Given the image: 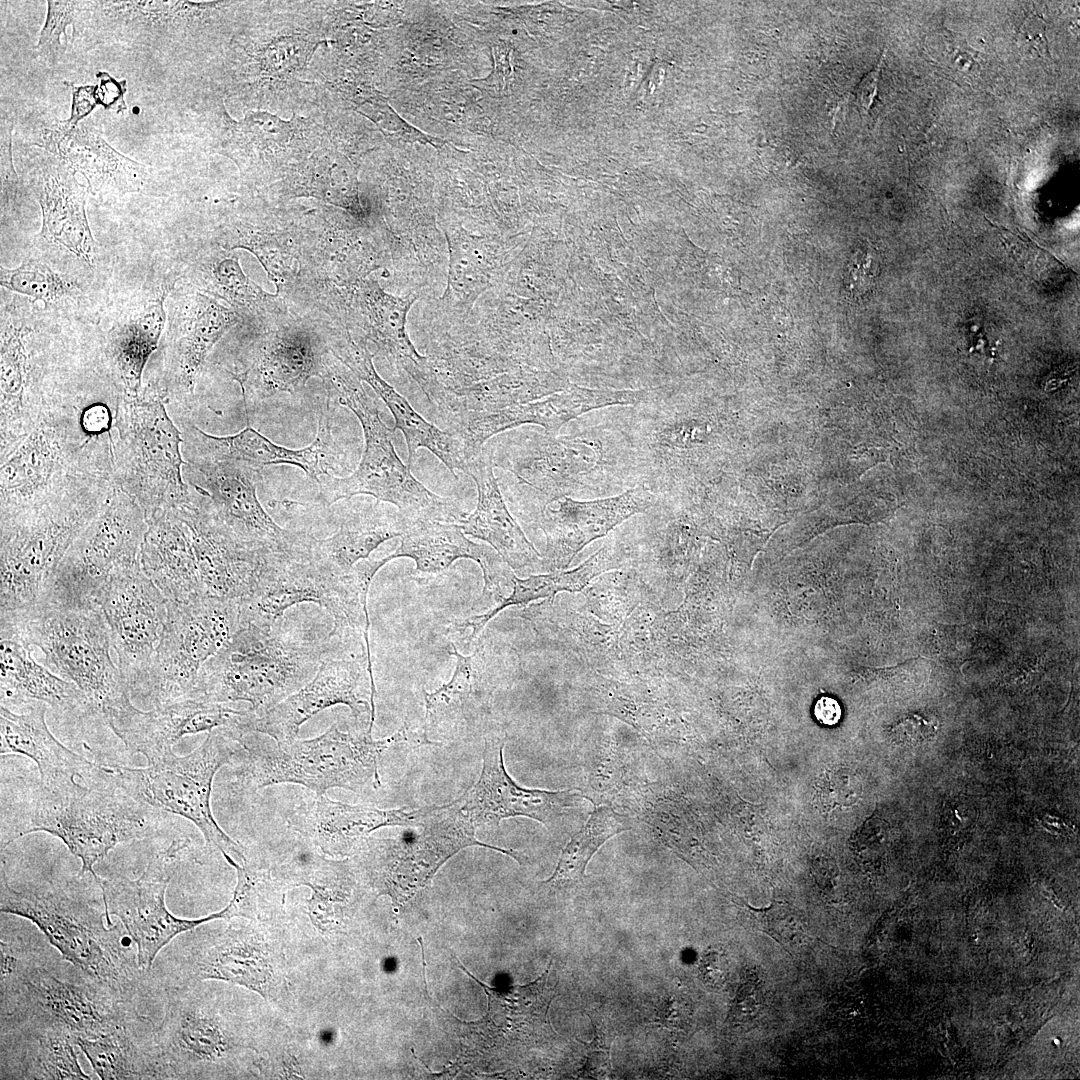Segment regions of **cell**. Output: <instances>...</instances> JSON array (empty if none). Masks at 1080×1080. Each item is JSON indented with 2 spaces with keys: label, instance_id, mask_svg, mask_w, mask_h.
<instances>
[{
  "label": "cell",
  "instance_id": "25",
  "mask_svg": "<svg viewBox=\"0 0 1080 1080\" xmlns=\"http://www.w3.org/2000/svg\"><path fill=\"white\" fill-rule=\"evenodd\" d=\"M656 495L644 484L621 494L593 500L570 496L548 499L538 517L546 537L544 559L552 570L566 568L589 543L608 535L630 517L645 512Z\"/></svg>",
  "mask_w": 1080,
  "mask_h": 1080
},
{
  "label": "cell",
  "instance_id": "22",
  "mask_svg": "<svg viewBox=\"0 0 1080 1080\" xmlns=\"http://www.w3.org/2000/svg\"><path fill=\"white\" fill-rule=\"evenodd\" d=\"M94 879L101 889L108 925H112L111 915L119 919L136 946L138 965L145 972H150L160 951L179 934L213 920H228L227 907L200 919L171 914L165 903L169 878H150L146 872L135 880L98 875Z\"/></svg>",
  "mask_w": 1080,
  "mask_h": 1080
},
{
  "label": "cell",
  "instance_id": "23",
  "mask_svg": "<svg viewBox=\"0 0 1080 1080\" xmlns=\"http://www.w3.org/2000/svg\"><path fill=\"white\" fill-rule=\"evenodd\" d=\"M191 980H220L249 988L275 1002L285 990L282 952L255 928L229 927L206 935L188 952Z\"/></svg>",
  "mask_w": 1080,
  "mask_h": 1080
},
{
  "label": "cell",
  "instance_id": "34",
  "mask_svg": "<svg viewBox=\"0 0 1080 1080\" xmlns=\"http://www.w3.org/2000/svg\"><path fill=\"white\" fill-rule=\"evenodd\" d=\"M456 658L451 679L434 692H425V739L465 727L487 711L496 689L495 658L477 647L468 656L452 643Z\"/></svg>",
  "mask_w": 1080,
  "mask_h": 1080
},
{
  "label": "cell",
  "instance_id": "9",
  "mask_svg": "<svg viewBox=\"0 0 1080 1080\" xmlns=\"http://www.w3.org/2000/svg\"><path fill=\"white\" fill-rule=\"evenodd\" d=\"M239 735V731L216 729L188 755L170 751L140 768L101 765L102 775L134 799L191 821L208 845L245 863L242 847L219 826L210 805L215 774L244 751Z\"/></svg>",
  "mask_w": 1080,
  "mask_h": 1080
},
{
  "label": "cell",
  "instance_id": "1",
  "mask_svg": "<svg viewBox=\"0 0 1080 1080\" xmlns=\"http://www.w3.org/2000/svg\"><path fill=\"white\" fill-rule=\"evenodd\" d=\"M82 409L47 403L33 428L1 454L0 518L116 487L113 438L88 435Z\"/></svg>",
  "mask_w": 1080,
  "mask_h": 1080
},
{
  "label": "cell",
  "instance_id": "42",
  "mask_svg": "<svg viewBox=\"0 0 1080 1080\" xmlns=\"http://www.w3.org/2000/svg\"><path fill=\"white\" fill-rule=\"evenodd\" d=\"M379 501L366 509L350 513L338 531L325 539L310 541V557L321 568L336 575L349 573L382 543L401 537L407 522L398 511L379 508Z\"/></svg>",
  "mask_w": 1080,
  "mask_h": 1080
},
{
  "label": "cell",
  "instance_id": "11",
  "mask_svg": "<svg viewBox=\"0 0 1080 1080\" xmlns=\"http://www.w3.org/2000/svg\"><path fill=\"white\" fill-rule=\"evenodd\" d=\"M159 392L122 394L113 424V468L116 486L133 498L147 522L186 501L190 486L183 479L182 431L173 423Z\"/></svg>",
  "mask_w": 1080,
  "mask_h": 1080
},
{
  "label": "cell",
  "instance_id": "55",
  "mask_svg": "<svg viewBox=\"0 0 1080 1080\" xmlns=\"http://www.w3.org/2000/svg\"><path fill=\"white\" fill-rule=\"evenodd\" d=\"M594 1027V1039L585 1043L588 1051V1060L584 1067L593 1075H604L610 1069V1047L614 1034L608 1025L600 1018L588 1014Z\"/></svg>",
  "mask_w": 1080,
  "mask_h": 1080
},
{
  "label": "cell",
  "instance_id": "5",
  "mask_svg": "<svg viewBox=\"0 0 1080 1080\" xmlns=\"http://www.w3.org/2000/svg\"><path fill=\"white\" fill-rule=\"evenodd\" d=\"M0 911L29 920L64 960L120 1001L136 1007L148 972L139 967L136 952L124 944L120 926L105 925V906L60 885L15 888L2 871Z\"/></svg>",
  "mask_w": 1080,
  "mask_h": 1080
},
{
  "label": "cell",
  "instance_id": "58",
  "mask_svg": "<svg viewBox=\"0 0 1080 1080\" xmlns=\"http://www.w3.org/2000/svg\"><path fill=\"white\" fill-rule=\"evenodd\" d=\"M902 725L904 734L908 735L909 740L914 742H923L931 738L937 730L936 720L926 719L919 715L907 718Z\"/></svg>",
  "mask_w": 1080,
  "mask_h": 1080
},
{
  "label": "cell",
  "instance_id": "49",
  "mask_svg": "<svg viewBox=\"0 0 1080 1080\" xmlns=\"http://www.w3.org/2000/svg\"><path fill=\"white\" fill-rule=\"evenodd\" d=\"M0 284L11 291L27 295L35 300L52 304L68 295L74 285L53 271L45 263L25 259L18 267L8 269L1 266Z\"/></svg>",
  "mask_w": 1080,
  "mask_h": 1080
},
{
  "label": "cell",
  "instance_id": "35",
  "mask_svg": "<svg viewBox=\"0 0 1080 1080\" xmlns=\"http://www.w3.org/2000/svg\"><path fill=\"white\" fill-rule=\"evenodd\" d=\"M373 354L365 345L355 344L347 349L340 361L359 380L365 381L382 399L393 415V430H400L408 448V466L416 461L419 448L433 453L456 477L468 463L463 445L451 431H444L427 421L409 401L385 381L376 371Z\"/></svg>",
  "mask_w": 1080,
  "mask_h": 1080
},
{
  "label": "cell",
  "instance_id": "12",
  "mask_svg": "<svg viewBox=\"0 0 1080 1080\" xmlns=\"http://www.w3.org/2000/svg\"><path fill=\"white\" fill-rule=\"evenodd\" d=\"M372 580L360 568L343 576L321 568L310 557V543L294 552H271L251 591L240 600V626H273L289 608L314 603L332 617L330 635H363L370 627L367 598Z\"/></svg>",
  "mask_w": 1080,
  "mask_h": 1080
},
{
  "label": "cell",
  "instance_id": "15",
  "mask_svg": "<svg viewBox=\"0 0 1080 1080\" xmlns=\"http://www.w3.org/2000/svg\"><path fill=\"white\" fill-rule=\"evenodd\" d=\"M240 628V600L202 597L168 601L160 642L137 697L155 706L194 698L204 664Z\"/></svg>",
  "mask_w": 1080,
  "mask_h": 1080
},
{
  "label": "cell",
  "instance_id": "53",
  "mask_svg": "<svg viewBox=\"0 0 1080 1080\" xmlns=\"http://www.w3.org/2000/svg\"><path fill=\"white\" fill-rule=\"evenodd\" d=\"M861 795V781L849 769H841L825 777L820 789L824 804L832 808L851 806L860 799Z\"/></svg>",
  "mask_w": 1080,
  "mask_h": 1080
},
{
  "label": "cell",
  "instance_id": "62",
  "mask_svg": "<svg viewBox=\"0 0 1080 1080\" xmlns=\"http://www.w3.org/2000/svg\"><path fill=\"white\" fill-rule=\"evenodd\" d=\"M1022 32L1027 36L1028 40L1047 47L1045 24L1041 19L1037 17L1028 19L1022 26Z\"/></svg>",
  "mask_w": 1080,
  "mask_h": 1080
},
{
  "label": "cell",
  "instance_id": "48",
  "mask_svg": "<svg viewBox=\"0 0 1080 1080\" xmlns=\"http://www.w3.org/2000/svg\"><path fill=\"white\" fill-rule=\"evenodd\" d=\"M632 827L629 817L611 807L596 808L585 825L566 844L553 874L543 884L560 889L582 882L586 866L597 850L613 836Z\"/></svg>",
  "mask_w": 1080,
  "mask_h": 1080
},
{
  "label": "cell",
  "instance_id": "52",
  "mask_svg": "<svg viewBox=\"0 0 1080 1080\" xmlns=\"http://www.w3.org/2000/svg\"><path fill=\"white\" fill-rule=\"evenodd\" d=\"M879 255L874 248L864 245L849 260L845 284L853 295L861 296L874 286L879 273Z\"/></svg>",
  "mask_w": 1080,
  "mask_h": 1080
},
{
  "label": "cell",
  "instance_id": "47",
  "mask_svg": "<svg viewBox=\"0 0 1080 1080\" xmlns=\"http://www.w3.org/2000/svg\"><path fill=\"white\" fill-rule=\"evenodd\" d=\"M616 550L605 545L571 570H556L525 579L512 577V592L494 609L456 623L461 630L471 628L469 641L480 634L487 623L508 606L526 605L538 599L552 598L559 592H579L597 576L620 566Z\"/></svg>",
  "mask_w": 1080,
  "mask_h": 1080
},
{
  "label": "cell",
  "instance_id": "60",
  "mask_svg": "<svg viewBox=\"0 0 1080 1080\" xmlns=\"http://www.w3.org/2000/svg\"><path fill=\"white\" fill-rule=\"evenodd\" d=\"M814 715L824 725H835L841 718V708L837 700L823 696L817 700L814 706Z\"/></svg>",
  "mask_w": 1080,
  "mask_h": 1080
},
{
  "label": "cell",
  "instance_id": "36",
  "mask_svg": "<svg viewBox=\"0 0 1080 1080\" xmlns=\"http://www.w3.org/2000/svg\"><path fill=\"white\" fill-rule=\"evenodd\" d=\"M493 469L484 449L466 464L463 472L474 480L478 498L474 511L458 525L465 535L492 547L510 568L533 565L542 555L511 515Z\"/></svg>",
  "mask_w": 1080,
  "mask_h": 1080
},
{
  "label": "cell",
  "instance_id": "20",
  "mask_svg": "<svg viewBox=\"0 0 1080 1080\" xmlns=\"http://www.w3.org/2000/svg\"><path fill=\"white\" fill-rule=\"evenodd\" d=\"M260 470L234 461H185L183 476L209 498L219 519L241 541L285 552L305 548L311 535L282 528L259 501Z\"/></svg>",
  "mask_w": 1080,
  "mask_h": 1080
},
{
  "label": "cell",
  "instance_id": "46",
  "mask_svg": "<svg viewBox=\"0 0 1080 1080\" xmlns=\"http://www.w3.org/2000/svg\"><path fill=\"white\" fill-rule=\"evenodd\" d=\"M551 965L536 981L515 986L509 990H496L466 973L480 984L488 996V1012L480 1022L481 1030L488 1040L510 1037L522 1039L542 1029L547 1022V1011L553 999V991L547 987Z\"/></svg>",
  "mask_w": 1080,
  "mask_h": 1080
},
{
  "label": "cell",
  "instance_id": "43",
  "mask_svg": "<svg viewBox=\"0 0 1080 1080\" xmlns=\"http://www.w3.org/2000/svg\"><path fill=\"white\" fill-rule=\"evenodd\" d=\"M31 652L30 646L19 641L1 639L2 705L43 702L62 712L77 709L92 712L86 696L73 682L38 664Z\"/></svg>",
  "mask_w": 1080,
  "mask_h": 1080
},
{
  "label": "cell",
  "instance_id": "37",
  "mask_svg": "<svg viewBox=\"0 0 1080 1080\" xmlns=\"http://www.w3.org/2000/svg\"><path fill=\"white\" fill-rule=\"evenodd\" d=\"M37 188L42 212L40 235L93 266L96 243L85 212L87 187L76 180L75 171L60 157L48 160L40 169Z\"/></svg>",
  "mask_w": 1080,
  "mask_h": 1080
},
{
  "label": "cell",
  "instance_id": "14",
  "mask_svg": "<svg viewBox=\"0 0 1080 1080\" xmlns=\"http://www.w3.org/2000/svg\"><path fill=\"white\" fill-rule=\"evenodd\" d=\"M147 529L139 504L116 486L99 513L72 542L38 603L97 606L96 596L111 574L140 562Z\"/></svg>",
  "mask_w": 1080,
  "mask_h": 1080
},
{
  "label": "cell",
  "instance_id": "31",
  "mask_svg": "<svg viewBox=\"0 0 1080 1080\" xmlns=\"http://www.w3.org/2000/svg\"><path fill=\"white\" fill-rule=\"evenodd\" d=\"M420 298L412 292L395 296L372 279H362L354 291V304L365 339L375 345L378 354L423 388L430 378L427 357L417 351L407 332L408 313Z\"/></svg>",
  "mask_w": 1080,
  "mask_h": 1080
},
{
  "label": "cell",
  "instance_id": "26",
  "mask_svg": "<svg viewBox=\"0 0 1080 1080\" xmlns=\"http://www.w3.org/2000/svg\"><path fill=\"white\" fill-rule=\"evenodd\" d=\"M504 745V738L485 740L480 777L455 800L460 810L476 828L519 816L553 827L582 795L576 790L548 791L518 785L506 771Z\"/></svg>",
  "mask_w": 1080,
  "mask_h": 1080
},
{
  "label": "cell",
  "instance_id": "44",
  "mask_svg": "<svg viewBox=\"0 0 1080 1080\" xmlns=\"http://www.w3.org/2000/svg\"><path fill=\"white\" fill-rule=\"evenodd\" d=\"M194 311L177 341L171 368L174 392L181 399L194 395L204 363L215 344L237 322L236 314L216 300L197 294Z\"/></svg>",
  "mask_w": 1080,
  "mask_h": 1080
},
{
  "label": "cell",
  "instance_id": "19",
  "mask_svg": "<svg viewBox=\"0 0 1080 1080\" xmlns=\"http://www.w3.org/2000/svg\"><path fill=\"white\" fill-rule=\"evenodd\" d=\"M483 449L493 467L512 473L520 484L549 499L568 496L583 476L605 463L601 445L582 435L512 429L494 436Z\"/></svg>",
  "mask_w": 1080,
  "mask_h": 1080
},
{
  "label": "cell",
  "instance_id": "6",
  "mask_svg": "<svg viewBox=\"0 0 1080 1080\" xmlns=\"http://www.w3.org/2000/svg\"><path fill=\"white\" fill-rule=\"evenodd\" d=\"M334 390L338 402L358 418L364 435V451L356 470L346 477L331 474L317 482L315 503L329 507L355 495H370L394 505L407 523L434 520L459 523L465 518L456 503L430 491L411 473L393 444L378 406L359 380L337 359L326 357L321 377Z\"/></svg>",
  "mask_w": 1080,
  "mask_h": 1080
},
{
  "label": "cell",
  "instance_id": "57",
  "mask_svg": "<svg viewBox=\"0 0 1080 1080\" xmlns=\"http://www.w3.org/2000/svg\"><path fill=\"white\" fill-rule=\"evenodd\" d=\"M12 129L13 123L10 122L5 126V132L1 134V178H2V192H4L5 199L14 198V194L17 190V175L13 166L12 160Z\"/></svg>",
  "mask_w": 1080,
  "mask_h": 1080
},
{
  "label": "cell",
  "instance_id": "41",
  "mask_svg": "<svg viewBox=\"0 0 1080 1080\" xmlns=\"http://www.w3.org/2000/svg\"><path fill=\"white\" fill-rule=\"evenodd\" d=\"M58 155L81 173L90 191L100 197L138 192L148 179L143 164L119 153L89 125H78L59 146Z\"/></svg>",
  "mask_w": 1080,
  "mask_h": 1080
},
{
  "label": "cell",
  "instance_id": "54",
  "mask_svg": "<svg viewBox=\"0 0 1080 1080\" xmlns=\"http://www.w3.org/2000/svg\"><path fill=\"white\" fill-rule=\"evenodd\" d=\"M213 275L220 288L239 302L260 295L261 290L253 286L243 273L238 260L234 258L220 261L214 267Z\"/></svg>",
  "mask_w": 1080,
  "mask_h": 1080
},
{
  "label": "cell",
  "instance_id": "7",
  "mask_svg": "<svg viewBox=\"0 0 1080 1080\" xmlns=\"http://www.w3.org/2000/svg\"><path fill=\"white\" fill-rule=\"evenodd\" d=\"M370 721L348 726L336 722L321 735L279 745L273 739L244 732L238 739L247 753L245 782L257 790L277 784H297L323 795L331 788L355 793L381 786L379 760L391 745L407 738L403 726L391 736L375 740Z\"/></svg>",
  "mask_w": 1080,
  "mask_h": 1080
},
{
  "label": "cell",
  "instance_id": "39",
  "mask_svg": "<svg viewBox=\"0 0 1080 1080\" xmlns=\"http://www.w3.org/2000/svg\"><path fill=\"white\" fill-rule=\"evenodd\" d=\"M75 1044L102 1080L169 1079L156 1027L142 1014L100 1037L78 1038Z\"/></svg>",
  "mask_w": 1080,
  "mask_h": 1080
},
{
  "label": "cell",
  "instance_id": "40",
  "mask_svg": "<svg viewBox=\"0 0 1080 1080\" xmlns=\"http://www.w3.org/2000/svg\"><path fill=\"white\" fill-rule=\"evenodd\" d=\"M636 401L633 395L574 390L542 401L476 412L469 421V430L473 438L480 443H486L500 433L526 424L539 425L546 434L557 435L569 421L590 410L610 405L633 404Z\"/></svg>",
  "mask_w": 1080,
  "mask_h": 1080
},
{
  "label": "cell",
  "instance_id": "4",
  "mask_svg": "<svg viewBox=\"0 0 1080 1080\" xmlns=\"http://www.w3.org/2000/svg\"><path fill=\"white\" fill-rule=\"evenodd\" d=\"M312 628L243 624L202 667L194 698L246 702L261 714L308 683L342 641Z\"/></svg>",
  "mask_w": 1080,
  "mask_h": 1080
},
{
  "label": "cell",
  "instance_id": "51",
  "mask_svg": "<svg viewBox=\"0 0 1080 1080\" xmlns=\"http://www.w3.org/2000/svg\"><path fill=\"white\" fill-rule=\"evenodd\" d=\"M71 87L73 95L71 116L67 120L55 125V127L43 137V146L54 155H58L59 146L70 134H72L78 126V121L89 114L97 105L95 86Z\"/></svg>",
  "mask_w": 1080,
  "mask_h": 1080
},
{
  "label": "cell",
  "instance_id": "3",
  "mask_svg": "<svg viewBox=\"0 0 1080 1080\" xmlns=\"http://www.w3.org/2000/svg\"><path fill=\"white\" fill-rule=\"evenodd\" d=\"M46 956L1 939V1030L31 1026L94 1039L140 1014L62 957Z\"/></svg>",
  "mask_w": 1080,
  "mask_h": 1080
},
{
  "label": "cell",
  "instance_id": "33",
  "mask_svg": "<svg viewBox=\"0 0 1080 1080\" xmlns=\"http://www.w3.org/2000/svg\"><path fill=\"white\" fill-rule=\"evenodd\" d=\"M324 359L309 335L281 332L255 347L243 372L230 374L240 383L246 404L279 392L293 393L312 376L321 378Z\"/></svg>",
  "mask_w": 1080,
  "mask_h": 1080
},
{
  "label": "cell",
  "instance_id": "16",
  "mask_svg": "<svg viewBox=\"0 0 1080 1080\" xmlns=\"http://www.w3.org/2000/svg\"><path fill=\"white\" fill-rule=\"evenodd\" d=\"M343 642L322 660L314 677L299 690L256 714L249 732H257L279 745L297 739L301 726L324 709L345 705L356 720L375 719L376 687L366 650L354 655Z\"/></svg>",
  "mask_w": 1080,
  "mask_h": 1080
},
{
  "label": "cell",
  "instance_id": "28",
  "mask_svg": "<svg viewBox=\"0 0 1080 1080\" xmlns=\"http://www.w3.org/2000/svg\"><path fill=\"white\" fill-rule=\"evenodd\" d=\"M424 807L379 809L351 805L316 795L290 818L292 827L329 856H345L360 849L369 835L383 827H417Z\"/></svg>",
  "mask_w": 1080,
  "mask_h": 1080
},
{
  "label": "cell",
  "instance_id": "24",
  "mask_svg": "<svg viewBox=\"0 0 1080 1080\" xmlns=\"http://www.w3.org/2000/svg\"><path fill=\"white\" fill-rule=\"evenodd\" d=\"M182 452L187 462L234 461L262 469L272 464L301 468L316 483L340 462V451L333 438L328 410L319 415L315 440L302 449L275 444L249 424L242 431L227 436L211 435L197 426L184 424Z\"/></svg>",
  "mask_w": 1080,
  "mask_h": 1080
},
{
  "label": "cell",
  "instance_id": "59",
  "mask_svg": "<svg viewBox=\"0 0 1080 1080\" xmlns=\"http://www.w3.org/2000/svg\"><path fill=\"white\" fill-rule=\"evenodd\" d=\"M884 56L883 54L877 66L862 79L857 87V99L865 112H868L876 96Z\"/></svg>",
  "mask_w": 1080,
  "mask_h": 1080
},
{
  "label": "cell",
  "instance_id": "50",
  "mask_svg": "<svg viewBox=\"0 0 1080 1080\" xmlns=\"http://www.w3.org/2000/svg\"><path fill=\"white\" fill-rule=\"evenodd\" d=\"M48 12L41 30L36 51L45 60L55 63L64 52L61 37L66 36V27L73 25L79 17L84 3L73 1H48Z\"/></svg>",
  "mask_w": 1080,
  "mask_h": 1080
},
{
  "label": "cell",
  "instance_id": "56",
  "mask_svg": "<svg viewBox=\"0 0 1080 1080\" xmlns=\"http://www.w3.org/2000/svg\"><path fill=\"white\" fill-rule=\"evenodd\" d=\"M97 78L98 85L95 86L97 103H100L106 109L114 110L116 112L126 110L124 101L126 81H116L105 72H99Z\"/></svg>",
  "mask_w": 1080,
  "mask_h": 1080
},
{
  "label": "cell",
  "instance_id": "29",
  "mask_svg": "<svg viewBox=\"0 0 1080 1080\" xmlns=\"http://www.w3.org/2000/svg\"><path fill=\"white\" fill-rule=\"evenodd\" d=\"M448 264L445 288L429 313L451 321L469 319L476 303L502 281L505 248L496 235L444 228Z\"/></svg>",
  "mask_w": 1080,
  "mask_h": 1080
},
{
  "label": "cell",
  "instance_id": "32",
  "mask_svg": "<svg viewBox=\"0 0 1080 1080\" xmlns=\"http://www.w3.org/2000/svg\"><path fill=\"white\" fill-rule=\"evenodd\" d=\"M140 562L168 601L187 603L205 597L190 529L177 506L148 521Z\"/></svg>",
  "mask_w": 1080,
  "mask_h": 1080
},
{
  "label": "cell",
  "instance_id": "45",
  "mask_svg": "<svg viewBox=\"0 0 1080 1080\" xmlns=\"http://www.w3.org/2000/svg\"><path fill=\"white\" fill-rule=\"evenodd\" d=\"M166 296L164 289L156 300L109 333L108 355L126 396L139 395L144 368L164 329Z\"/></svg>",
  "mask_w": 1080,
  "mask_h": 1080
},
{
  "label": "cell",
  "instance_id": "2",
  "mask_svg": "<svg viewBox=\"0 0 1080 1080\" xmlns=\"http://www.w3.org/2000/svg\"><path fill=\"white\" fill-rule=\"evenodd\" d=\"M159 810L140 802L102 776L45 787L41 783L2 817L1 848L33 832L58 837L81 860L79 876L122 843L153 834Z\"/></svg>",
  "mask_w": 1080,
  "mask_h": 1080
},
{
  "label": "cell",
  "instance_id": "17",
  "mask_svg": "<svg viewBox=\"0 0 1080 1080\" xmlns=\"http://www.w3.org/2000/svg\"><path fill=\"white\" fill-rule=\"evenodd\" d=\"M167 603L141 562L113 572L96 596L131 696L137 697L146 682L164 630Z\"/></svg>",
  "mask_w": 1080,
  "mask_h": 1080
},
{
  "label": "cell",
  "instance_id": "38",
  "mask_svg": "<svg viewBox=\"0 0 1080 1080\" xmlns=\"http://www.w3.org/2000/svg\"><path fill=\"white\" fill-rule=\"evenodd\" d=\"M76 1046L72 1037L54 1029L1 1030V1079L90 1080L78 1062Z\"/></svg>",
  "mask_w": 1080,
  "mask_h": 1080
},
{
  "label": "cell",
  "instance_id": "27",
  "mask_svg": "<svg viewBox=\"0 0 1080 1080\" xmlns=\"http://www.w3.org/2000/svg\"><path fill=\"white\" fill-rule=\"evenodd\" d=\"M390 561L400 557L414 560L416 570L439 573L457 559H471L481 568L484 587L476 601L478 606H498L505 595V585L512 582L513 573L507 563L489 545L468 539L458 523L418 520L407 523L398 548Z\"/></svg>",
  "mask_w": 1080,
  "mask_h": 1080
},
{
  "label": "cell",
  "instance_id": "8",
  "mask_svg": "<svg viewBox=\"0 0 1080 1080\" xmlns=\"http://www.w3.org/2000/svg\"><path fill=\"white\" fill-rule=\"evenodd\" d=\"M1 639L39 647L47 664L86 696L107 722L129 707L130 689L110 656L111 636L98 606L38 603L0 616Z\"/></svg>",
  "mask_w": 1080,
  "mask_h": 1080
},
{
  "label": "cell",
  "instance_id": "21",
  "mask_svg": "<svg viewBox=\"0 0 1080 1080\" xmlns=\"http://www.w3.org/2000/svg\"><path fill=\"white\" fill-rule=\"evenodd\" d=\"M236 704L187 698L147 711L131 704L106 723L130 752L142 754L150 764L186 735L216 729L249 732L256 713Z\"/></svg>",
  "mask_w": 1080,
  "mask_h": 1080
},
{
  "label": "cell",
  "instance_id": "18",
  "mask_svg": "<svg viewBox=\"0 0 1080 1080\" xmlns=\"http://www.w3.org/2000/svg\"><path fill=\"white\" fill-rule=\"evenodd\" d=\"M156 1041L169 1079L222 1077L241 1047L220 1006L188 988L169 993Z\"/></svg>",
  "mask_w": 1080,
  "mask_h": 1080
},
{
  "label": "cell",
  "instance_id": "61",
  "mask_svg": "<svg viewBox=\"0 0 1080 1080\" xmlns=\"http://www.w3.org/2000/svg\"><path fill=\"white\" fill-rule=\"evenodd\" d=\"M702 967L705 977L712 979V982H716L722 979L726 970V963L721 955L712 954L705 957Z\"/></svg>",
  "mask_w": 1080,
  "mask_h": 1080
},
{
  "label": "cell",
  "instance_id": "30",
  "mask_svg": "<svg viewBox=\"0 0 1080 1080\" xmlns=\"http://www.w3.org/2000/svg\"><path fill=\"white\" fill-rule=\"evenodd\" d=\"M16 713L0 706V754H19L37 765L40 783L45 787L72 781H90L99 773L96 764L60 742L47 726V704L31 702Z\"/></svg>",
  "mask_w": 1080,
  "mask_h": 1080
},
{
  "label": "cell",
  "instance_id": "13",
  "mask_svg": "<svg viewBox=\"0 0 1080 1080\" xmlns=\"http://www.w3.org/2000/svg\"><path fill=\"white\" fill-rule=\"evenodd\" d=\"M417 827L418 832L408 831L397 838L368 837L360 848L374 885L380 894L391 898L396 908L411 900L449 858L466 847L490 848L521 865L527 860L518 851L480 842L475 837V825L456 801L424 807Z\"/></svg>",
  "mask_w": 1080,
  "mask_h": 1080
},
{
  "label": "cell",
  "instance_id": "10",
  "mask_svg": "<svg viewBox=\"0 0 1080 1080\" xmlns=\"http://www.w3.org/2000/svg\"><path fill=\"white\" fill-rule=\"evenodd\" d=\"M114 489L66 497L1 518L0 616L25 611L40 601L72 542Z\"/></svg>",
  "mask_w": 1080,
  "mask_h": 1080
}]
</instances>
